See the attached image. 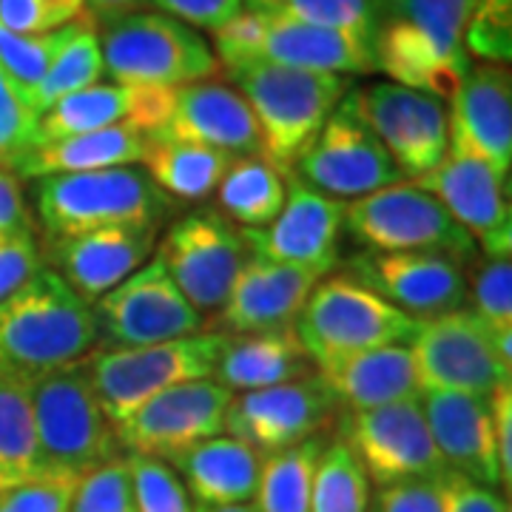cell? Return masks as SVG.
<instances>
[{
    "label": "cell",
    "instance_id": "6da1fadb",
    "mask_svg": "<svg viewBox=\"0 0 512 512\" xmlns=\"http://www.w3.org/2000/svg\"><path fill=\"white\" fill-rule=\"evenodd\" d=\"M478 0H379L376 69L390 83L450 100L470 72L464 29Z\"/></svg>",
    "mask_w": 512,
    "mask_h": 512
},
{
    "label": "cell",
    "instance_id": "d590c367",
    "mask_svg": "<svg viewBox=\"0 0 512 512\" xmlns=\"http://www.w3.org/2000/svg\"><path fill=\"white\" fill-rule=\"evenodd\" d=\"M325 447V436L293 444L262 456L259 484L254 493L256 512H311L313 470L319 453Z\"/></svg>",
    "mask_w": 512,
    "mask_h": 512
},
{
    "label": "cell",
    "instance_id": "2e32d148",
    "mask_svg": "<svg viewBox=\"0 0 512 512\" xmlns=\"http://www.w3.org/2000/svg\"><path fill=\"white\" fill-rule=\"evenodd\" d=\"M339 439L362 461L370 484L439 481L447 473L419 402H396L373 410H342Z\"/></svg>",
    "mask_w": 512,
    "mask_h": 512
},
{
    "label": "cell",
    "instance_id": "7c38bea8",
    "mask_svg": "<svg viewBox=\"0 0 512 512\" xmlns=\"http://www.w3.org/2000/svg\"><path fill=\"white\" fill-rule=\"evenodd\" d=\"M407 348L421 393L490 396L512 382V362L498 353L493 333L470 308L421 322Z\"/></svg>",
    "mask_w": 512,
    "mask_h": 512
},
{
    "label": "cell",
    "instance_id": "f546056e",
    "mask_svg": "<svg viewBox=\"0 0 512 512\" xmlns=\"http://www.w3.org/2000/svg\"><path fill=\"white\" fill-rule=\"evenodd\" d=\"M259 467L262 453L228 433L191 447L174 464L191 501L208 507L251 504L259 484Z\"/></svg>",
    "mask_w": 512,
    "mask_h": 512
},
{
    "label": "cell",
    "instance_id": "7bdbcfd3",
    "mask_svg": "<svg viewBox=\"0 0 512 512\" xmlns=\"http://www.w3.org/2000/svg\"><path fill=\"white\" fill-rule=\"evenodd\" d=\"M72 512H137L126 458H111L103 467L77 478Z\"/></svg>",
    "mask_w": 512,
    "mask_h": 512
},
{
    "label": "cell",
    "instance_id": "681fc988",
    "mask_svg": "<svg viewBox=\"0 0 512 512\" xmlns=\"http://www.w3.org/2000/svg\"><path fill=\"white\" fill-rule=\"evenodd\" d=\"M146 3L197 32L200 29L217 32L242 12V0H146Z\"/></svg>",
    "mask_w": 512,
    "mask_h": 512
},
{
    "label": "cell",
    "instance_id": "5b68a950",
    "mask_svg": "<svg viewBox=\"0 0 512 512\" xmlns=\"http://www.w3.org/2000/svg\"><path fill=\"white\" fill-rule=\"evenodd\" d=\"M211 49L225 72L256 60L342 77L379 72L376 52L365 40L248 6L211 32Z\"/></svg>",
    "mask_w": 512,
    "mask_h": 512
},
{
    "label": "cell",
    "instance_id": "9c48e42d",
    "mask_svg": "<svg viewBox=\"0 0 512 512\" xmlns=\"http://www.w3.org/2000/svg\"><path fill=\"white\" fill-rule=\"evenodd\" d=\"M419 325L353 276L336 274L316 282L293 330L313 365H322L362 350L410 345Z\"/></svg>",
    "mask_w": 512,
    "mask_h": 512
},
{
    "label": "cell",
    "instance_id": "4fadbf2b",
    "mask_svg": "<svg viewBox=\"0 0 512 512\" xmlns=\"http://www.w3.org/2000/svg\"><path fill=\"white\" fill-rule=\"evenodd\" d=\"M154 254L163 259L168 276L208 325L225 305L251 251L234 222L225 220L217 208H200L171 222Z\"/></svg>",
    "mask_w": 512,
    "mask_h": 512
},
{
    "label": "cell",
    "instance_id": "b9f144b4",
    "mask_svg": "<svg viewBox=\"0 0 512 512\" xmlns=\"http://www.w3.org/2000/svg\"><path fill=\"white\" fill-rule=\"evenodd\" d=\"M464 49L484 63L510 66L512 0H478L464 29Z\"/></svg>",
    "mask_w": 512,
    "mask_h": 512
},
{
    "label": "cell",
    "instance_id": "ee69618b",
    "mask_svg": "<svg viewBox=\"0 0 512 512\" xmlns=\"http://www.w3.org/2000/svg\"><path fill=\"white\" fill-rule=\"evenodd\" d=\"M86 15V0H0V26L18 35H49Z\"/></svg>",
    "mask_w": 512,
    "mask_h": 512
},
{
    "label": "cell",
    "instance_id": "7402d4cb",
    "mask_svg": "<svg viewBox=\"0 0 512 512\" xmlns=\"http://www.w3.org/2000/svg\"><path fill=\"white\" fill-rule=\"evenodd\" d=\"M325 274L282 265L262 256H248L239 268L228 299L205 330L220 333H265V330L293 328L299 311L305 308L316 282Z\"/></svg>",
    "mask_w": 512,
    "mask_h": 512
},
{
    "label": "cell",
    "instance_id": "8992f818",
    "mask_svg": "<svg viewBox=\"0 0 512 512\" xmlns=\"http://www.w3.org/2000/svg\"><path fill=\"white\" fill-rule=\"evenodd\" d=\"M103 66L114 83L183 89L214 80L220 63L205 37L163 12H128L103 23Z\"/></svg>",
    "mask_w": 512,
    "mask_h": 512
},
{
    "label": "cell",
    "instance_id": "816d5d0a",
    "mask_svg": "<svg viewBox=\"0 0 512 512\" xmlns=\"http://www.w3.org/2000/svg\"><path fill=\"white\" fill-rule=\"evenodd\" d=\"M490 421H493L495 461L501 473V487H512V382L495 387L490 393Z\"/></svg>",
    "mask_w": 512,
    "mask_h": 512
},
{
    "label": "cell",
    "instance_id": "277c9868",
    "mask_svg": "<svg viewBox=\"0 0 512 512\" xmlns=\"http://www.w3.org/2000/svg\"><path fill=\"white\" fill-rule=\"evenodd\" d=\"M228 77L254 111L262 157L285 174H291L350 89L342 74L305 72L265 60L228 69Z\"/></svg>",
    "mask_w": 512,
    "mask_h": 512
},
{
    "label": "cell",
    "instance_id": "4dcf8cb0",
    "mask_svg": "<svg viewBox=\"0 0 512 512\" xmlns=\"http://www.w3.org/2000/svg\"><path fill=\"white\" fill-rule=\"evenodd\" d=\"M148 134L137 126H111L89 134H74L55 143H43L29 151L20 163V180L55 177V174H83L120 165H140L146 154Z\"/></svg>",
    "mask_w": 512,
    "mask_h": 512
},
{
    "label": "cell",
    "instance_id": "d4e9b609",
    "mask_svg": "<svg viewBox=\"0 0 512 512\" xmlns=\"http://www.w3.org/2000/svg\"><path fill=\"white\" fill-rule=\"evenodd\" d=\"M450 140L478 154L501 180L512 171V74L507 66H470L450 97Z\"/></svg>",
    "mask_w": 512,
    "mask_h": 512
},
{
    "label": "cell",
    "instance_id": "603a6c76",
    "mask_svg": "<svg viewBox=\"0 0 512 512\" xmlns=\"http://www.w3.org/2000/svg\"><path fill=\"white\" fill-rule=\"evenodd\" d=\"M160 225H117L80 237L49 242V268L80 299L94 305L103 293L117 288L157 251Z\"/></svg>",
    "mask_w": 512,
    "mask_h": 512
},
{
    "label": "cell",
    "instance_id": "e0dca14e",
    "mask_svg": "<svg viewBox=\"0 0 512 512\" xmlns=\"http://www.w3.org/2000/svg\"><path fill=\"white\" fill-rule=\"evenodd\" d=\"M453 214V220L476 239L481 256H512V205L507 180L456 140L447 143L441 163L419 180H410Z\"/></svg>",
    "mask_w": 512,
    "mask_h": 512
},
{
    "label": "cell",
    "instance_id": "f1b7e54d",
    "mask_svg": "<svg viewBox=\"0 0 512 512\" xmlns=\"http://www.w3.org/2000/svg\"><path fill=\"white\" fill-rule=\"evenodd\" d=\"M313 373L316 365L302 348L296 330L282 328L265 333H225L211 379L237 396L308 379Z\"/></svg>",
    "mask_w": 512,
    "mask_h": 512
},
{
    "label": "cell",
    "instance_id": "db71d44e",
    "mask_svg": "<svg viewBox=\"0 0 512 512\" xmlns=\"http://www.w3.org/2000/svg\"><path fill=\"white\" fill-rule=\"evenodd\" d=\"M146 0H86V9L94 20L100 23H109L128 15V12H137Z\"/></svg>",
    "mask_w": 512,
    "mask_h": 512
},
{
    "label": "cell",
    "instance_id": "ab89813d",
    "mask_svg": "<svg viewBox=\"0 0 512 512\" xmlns=\"http://www.w3.org/2000/svg\"><path fill=\"white\" fill-rule=\"evenodd\" d=\"M37 123L40 111L35 109L29 89L20 86L0 63V168L18 174L20 163L37 148Z\"/></svg>",
    "mask_w": 512,
    "mask_h": 512
},
{
    "label": "cell",
    "instance_id": "f907efd6",
    "mask_svg": "<svg viewBox=\"0 0 512 512\" xmlns=\"http://www.w3.org/2000/svg\"><path fill=\"white\" fill-rule=\"evenodd\" d=\"M367 512H444L439 481H402L379 487L376 495H370Z\"/></svg>",
    "mask_w": 512,
    "mask_h": 512
},
{
    "label": "cell",
    "instance_id": "f35d334b",
    "mask_svg": "<svg viewBox=\"0 0 512 512\" xmlns=\"http://www.w3.org/2000/svg\"><path fill=\"white\" fill-rule=\"evenodd\" d=\"M242 6L345 32L370 46L379 29V0H242Z\"/></svg>",
    "mask_w": 512,
    "mask_h": 512
},
{
    "label": "cell",
    "instance_id": "1f68e13d",
    "mask_svg": "<svg viewBox=\"0 0 512 512\" xmlns=\"http://www.w3.org/2000/svg\"><path fill=\"white\" fill-rule=\"evenodd\" d=\"M231 163L234 154L165 137H148L146 154L140 160L151 183L174 202H200L211 197Z\"/></svg>",
    "mask_w": 512,
    "mask_h": 512
},
{
    "label": "cell",
    "instance_id": "11a10c76",
    "mask_svg": "<svg viewBox=\"0 0 512 512\" xmlns=\"http://www.w3.org/2000/svg\"><path fill=\"white\" fill-rule=\"evenodd\" d=\"M194 512H256L254 504H228V507H208V504H194Z\"/></svg>",
    "mask_w": 512,
    "mask_h": 512
},
{
    "label": "cell",
    "instance_id": "484cf974",
    "mask_svg": "<svg viewBox=\"0 0 512 512\" xmlns=\"http://www.w3.org/2000/svg\"><path fill=\"white\" fill-rule=\"evenodd\" d=\"M151 137L197 143L234 157H262L254 111L234 86L220 80H200L177 89L168 123Z\"/></svg>",
    "mask_w": 512,
    "mask_h": 512
},
{
    "label": "cell",
    "instance_id": "8d00e7d4",
    "mask_svg": "<svg viewBox=\"0 0 512 512\" xmlns=\"http://www.w3.org/2000/svg\"><path fill=\"white\" fill-rule=\"evenodd\" d=\"M464 274L467 308L493 333L498 353L512 362V256L478 254Z\"/></svg>",
    "mask_w": 512,
    "mask_h": 512
},
{
    "label": "cell",
    "instance_id": "ac0fdd59",
    "mask_svg": "<svg viewBox=\"0 0 512 512\" xmlns=\"http://www.w3.org/2000/svg\"><path fill=\"white\" fill-rule=\"evenodd\" d=\"M342 407L313 373L308 379L239 393L231 399L225 433L268 456L293 444L325 436Z\"/></svg>",
    "mask_w": 512,
    "mask_h": 512
},
{
    "label": "cell",
    "instance_id": "c3c4849f",
    "mask_svg": "<svg viewBox=\"0 0 512 512\" xmlns=\"http://www.w3.org/2000/svg\"><path fill=\"white\" fill-rule=\"evenodd\" d=\"M439 495L444 512H510V501L495 487H484L453 470L439 478Z\"/></svg>",
    "mask_w": 512,
    "mask_h": 512
},
{
    "label": "cell",
    "instance_id": "9a60e30c",
    "mask_svg": "<svg viewBox=\"0 0 512 512\" xmlns=\"http://www.w3.org/2000/svg\"><path fill=\"white\" fill-rule=\"evenodd\" d=\"M231 399L234 393L214 379L168 387L114 424L117 441L126 453L174 467L191 447L225 433Z\"/></svg>",
    "mask_w": 512,
    "mask_h": 512
},
{
    "label": "cell",
    "instance_id": "836d02e7",
    "mask_svg": "<svg viewBox=\"0 0 512 512\" xmlns=\"http://www.w3.org/2000/svg\"><path fill=\"white\" fill-rule=\"evenodd\" d=\"M288 177L265 157H234L217 185V211L237 228H265L285 205Z\"/></svg>",
    "mask_w": 512,
    "mask_h": 512
},
{
    "label": "cell",
    "instance_id": "e575fe53",
    "mask_svg": "<svg viewBox=\"0 0 512 512\" xmlns=\"http://www.w3.org/2000/svg\"><path fill=\"white\" fill-rule=\"evenodd\" d=\"M103 77H106V66H103L100 32L92 15H86L60 29V43L52 55V63L43 74V80L29 94H32L35 109L43 114L66 94L89 89Z\"/></svg>",
    "mask_w": 512,
    "mask_h": 512
},
{
    "label": "cell",
    "instance_id": "83f0119b",
    "mask_svg": "<svg viewBox=\"0 0 512 512\" xmlns=\"http://www.w3.org/2000/svg\"><path fill=\"white\" fill-rule=\"evenodd\" d=\"M316 376L342 410H373L384 404L421 399L407 345H387L328 359L316 365Z\"/></svg>",
    "mask_w": 512,
    "mask_h": 512
},
{
    "label": "cell",
    "instance_id": "d6a6232c",
    "mask_svg": "<svg viewBox=\"0 0 512 512\" xmlns=\"http://www.w3.org/2000/svg\"><path fill=\"white\" fill-rule=\"evenodd\" d=\"M49 476L37 441L32 387L0 370V493Z\"/></svg>",
    "mask_w": 512,
    "mask_h": 512
},
{
    "label": "cell",
    "instance_id": "44dd1931",
    "mask_svg": "<svg viewBox=\"0 0 512 512\" xmlns=\"http://www.w3.org/2000/svg\"><path fill=\"white\" fill-rule=\"evenodd\" d=\"M342 274L353 276L419 322L467 308V274L447 256L365 251L353 256Z\"/></svg>",
    "mask_w": 512,
    "mask_h": 512
},
{
    "label": "cell",
    "instance_id": "d6986e66",
    "mask_svg": "<svg viewBox=\"0 0 512 512\" xmlns=\"http://www.w3.org/2000/svg\"><path fill=\"white\" fill-rule=\"evenodd\" d=\"M353 100L404 180H419L441 163L450 143L444 100L399 83H370Z\"/></svg>",
    "mask_w": 512,
    "mask_h": 512
},
{
    "label": "cell",
    "instance_id": "bcb514c9",
    "mask_svg": "<svg viewBox=\"0 0 512 512\" xmlns=\"http://www.w3.org/2000/svg\"><path fill=\"white\" fill-rule=\"evenodd\" d=\"M77 478L43 476L0 493V512H72Z\"/></svg>",
    "mask_w": 512,
    "mask_h": 512
},
{
    "label": "cell",
    "instance_id": "f6af8a7d",
    "mask_svg": "<svg viewBox=\"0 0 512 512\" xmlns=\"http://www.w3.org/2000/svg\"><path fill=\"white\" fill-rule=\"evenodd\" d=\"M57 43H60V29L49 35H18L0 26V63L20 86L32 92L49 69Z\"/></svg>",
    "mask_w": 512,
    "mask_h": 512
},
{
    "label": "cell",
    "instance_id": "f5cc1de1",
    "mask_svg": "<svg viewBox=\"0 0 512 512\" xmlns=\"http://www.w3.org/2000/svg\"><path fill=\"white\" fill-rule=\"evenodd\" d=\"M35 234L29 202L23 197L20 177L9 168H0V239Z\"/></svg>",
    "mask_w": 512,
    "mask_h": 512
},
{
    "label": "cell",
    "instance_id": "4316f807",
    "mask_svg": "<svg viewBox=\"0 0 512 512\" xmlns=\"http://www.w3.org/2000/svg\"><path fill=\"white\" fill-rule=\"evenodd\" d=\"M419 404L447 470L498 490L501 473L495 461L490 396L421 393Z\"/></svg>",
    "mask_w": 512,
    "mask_h": 512
},
{
    "label": "cell",
    "instance_id": "8fae6325",
    "mask_svg": "<svg viewBox=\"0 0 512 512\" xmlns=\"http://www.w3.org/2000/svg\"><path fill=\"white\" fill-rule=\"evenodd\" d=\"M92 313L97 348H140L205 330L200 311L185 299L157 254L117 288L103 293Z\"/></svg>",
    "mask_w": 512,
    "mask_h": 512
},
{
    "label": "cell",
    "instance_id": "5bb4252c",
    "mask_svg": "<svg viewBox=\"0 0 512 512\" xmlns=\"http://www.w3.org/2000/svg\"><path fill=\"white\" fill-rule=\"evenodd\" d=\"M296 180L336 200H356L402 183V171L356 109L353 92L342 97L291 171Z\"/></svg>",
    "mask_w": 512,
    "mask_h": 512
},
{
    "label": "cell",
    "instance_id": "7a4b0ae2",
    "mask_svg": "<svg viewBox=\"0 0 512 512\" xmlns=\"http://www.w3.org/2000/svg\"><path fill=\"white\" fill-rule=\"evenodd\" d=\"M97 350L92 305L52 271L40 268L0 305V370L35 382L80 365Z\"/></svg>",
    "mask_w": 512,
    "mask_h": 512
},
{
    "label": "cell",
    "instance_id": "30bf717a",
    "mask_svg": "<svg viewBox=\"0 0 512 512\" xmlns=\"http://www.w3.org/2000/svg\"><path fill=\"white\" fill-rule=\"evenodd\" d=\"M222 342L225 333L202 330L140 348H97L83 359V367L106 416L117 424L168 387L211 379Z\"/></svg>",
    "mask_w": 512,
    "mask_h": 512
},
{
    "label": "cell",
    "instance_id": "7dc6e473",
    "mask_svg": "<svg viewBox=\"0 0 512 512\" xmlns=\"http://www.w3.org/2000/svg\"><path fill=\"white\" fill-rule=\"evenodd\" d=\"M43 268L35 234L0 239V305Z\"/></svg>",
    "mask_w": 512,
    "mask_h": 512
},
{
    "label": "cell",
    "instance_id": "cb8c5ba5",
    "mask_svg": "<svg viewBox=\"0 0 512 512\" xmlns=\"http://www.w3.org/2000/svg\"><path fill=\"white\" fill-rule=\"evenodd\" d=\"M174 92L177 89H151L100 80L89 89L66 94L40 114L37 146L111 126H137L151 137L168 123Z\"/></svg>",
    "mask_w": 512,
    "mask_h": 512
},
{
    "label": "cell",
    "instance_id": "ffe728a7",
    "mask_svg": "<svg viewBox=\"0 0 512 512\" xmlns=\"http://www.w3.org/2000/svg\"><path fill=\"white\" fill-rule=\"evenodd\" d=\"M345 202L288 177L285 205L265 228H239L248 251L271 262L299 265L328 276L339 265Z\"/></svg>",
    "mask_w": 512,
    "mask_h": 512
},
{
    "label": "cell",
    "instance_id": "3957f363",
    "mask_svg": "<svg viewBox=\"0 0 512 512\" xmlns=\"http://www.w3.org/2000/svg\"><path fill=\"white\" fill-rule=\"evenodd\" d=\"M32 205L49 242L117 225L163 228L177 211V202L137 165L37 177L32 180Z\"/></svg>",
    "mask_w": 512,
    "mask_h": 512
},
{
    "label": "cell",
    "instance_id": "ba28073f",
    "mask_svg": "<svg viewBox=\"0 0 512 512\" xmlns=\"http://www.w3.org/2000/svg\"><path fill=\"white\" fill-rule=\"evenodd\" d=\"M345 231L373 254H436L461 268L478 256L476 239L430 191L410 180L345 202Z\"/></svg>",
    "mask_w": 512,
    "mask_h": 512
},
{
    "label": "cell",
    "instance_id": "60d3db41",
    "mask_svg": "<svg viewBox=\"0 0 512 512\" xmlns=\"http://www.w3.org/2000/svg\"><path fill=\"white\" fill-rule=\"evenodd\" d=\"M126 467L137 512H194L183 478L171 464L128 453Z\"/></svg>",
    "mask_w": 512,
    "mask_h": 512
},
{
    "label": "cell",
    "instance_id": "74e56055",
    "mask_svg": "<svg viewBox=\"0 0 512 512\" xmlns=\"http://www.w3.org/2000/svg\"><path fill=\"white\" fill-rule=\"evenodd\" d=\"M370 478L362 461L342 439L325 441L313 470L311 512H367Z\"/></svg>",
    "mask_w": 512,
    "mask_h": 512
},
{
    "label": "cell",
    "instance_id": "52a82bcc",
    "mask_svg": "<svg viewBox=\"0 0 512 512\" xmlns=\"http://www.w3.org/2000/svg\"><path fill=\"white\" fill-rule=\"evenodd\" d=\"M29 387L49 476L83 478L123 450L83 362L40 376Z\"/></svg>",
    "mask_w": 512,
    "mask_h": 512
}]
</instances>
